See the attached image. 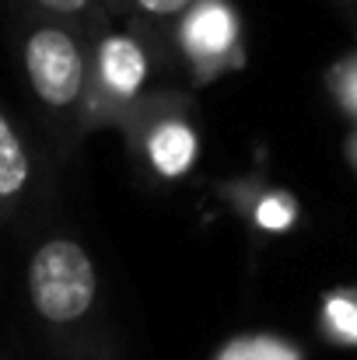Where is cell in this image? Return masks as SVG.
I'll use <instances>...</instances> for the list:
<instances>
[{"label":"cell","mask_w":357,"mask_h":360,"mask_svg":"<svg viewBox=\"0 0 357 360\" xmlns=\"http://www.w3.org/2000/svg\"><path fill=\"white\" fill-rule=\"evenodd\" d=\"M326 322H330V329H333L340 340L357 343V301L354 297H347V294L330 297V301H326Z\"/></svg>","instance_id":"30bf717a"},{"label":"cell","mask_w":357,"mask_h":360,"mask_svg":"<svg viewBox=\"0 0 357 360\" xmlns=\"http://www.w3.org/2000/svg\"><path fill=\"white\" fill-rule=\"evenodd\" d=\"M25 301L49 360H119L102 276L81 238L53 231L32 241Z\"/></svg>","instance_id":"6da1fadb"},{"label":"cell","mask_w":357,"mask_h":360,"mask_svg":"<svg viewBox=\"0 0 357 360\" xmlns=\"http://www.w3.org/2000/svg\"><path fill=\"white\" fill-rule=\"evenodd\" d=\"M344 91L351 95V102H354V109H357V70H354V74H351V81L344 84Z\"/></svg>","instance_id":"5bb4252c"},{"label":"cell","mask_w":357,"mask_h":360,"mask_svg":"<svg viewBox=\"0 0 357 360\" xmlns=\"http://www.w3.org/2000/svg\"><path fill=\"white\" fill-rule=\"evenodd\" d=\"M123 129L133 150H140L161 179H179L196 161V129L182 112H168L161 98L144 102L123 122Z\"/></svg>","instance_id":"5b68a950"},{"label":"cell","mask_w":357,"mask_h":360,"mask_svg":"<svg viewBox=\"0 0 357 360\" xmlns=\"http://www.w3.org/2000/svg\"><path fill=\"white\" fill-rule=\"evenodd\" d=\"M218 360H301L294 347H287L284 340H238L232 343Z\"/></svg>","instance_id":"9c48e42d"},{"label":"cell","mask_w":357,"mask_h":360,"mask_svg":"<svg viewBox=\"0 0 357 360\" xmlns=\"http://www.w3.org/2000/svg\"><path fill=\"white\" fill-rule=\"evenodd\" d=\"M235 46L238 21L225 0H196V7L179 25V53L203 81L235 60Z\"/></svg>","instance_id":"8992f818"},{"label":"cell","mask_w":357,"mask_h":360,"mask_svg":"<svg viewBox=\"0 0 357 360\" xmlns=\"http://www.w3.org/2000/svg\"><path fill=\"white\" fill-rule=\"evenodd\" d=\"M151 53L133 32H109L95 46V81H92V129L102 122L130 120L144 105V84L151 74Z\"/></svg>","instance_id":"3957f363"},{"label":"cell","mask_w":357,"mask_h":360,"mask_svg":"<svg viewBox=\"0 0 357 360\" xmlns=\"http://www.w3.org/2000/svg\"><path fill=\"white\" fill-rule=\"evenodd\" d=\"M256 221H259V228H266V231H284V228L294 221V203H291L287 196H266V200L259 203V210H256Z\"/></svg>","instance_id":"8fae6325"},{"label":"cell","mask_w":357,"mask_h":360,"mask_svg":"<svg viewBox=\"0 0 357 360\" xmlns=\"http://www.w3.org/2000/svg\"><path fill=\"white\" fill-rule=\"evenodd\" d=\"M14 49L28 98L60 143H74L92 129L95 42L53 18L18 14Z\"/></svg>","instance_id":"7a4b0ae2"},{"label":"cell","mask_w":357,"mask_h":360,"mask_svg":"<svg viewBox=\"0 0 357 360\" xmlns=\"http://www.w3.org/2000/svg\"><path fill=\"white\" fill-rule=\"evenodd\" d=\"M14 4H18V14H39V18L63 21L84 32L95 46L113 32V18L106 14L102 0H14Z\"/></svg>","instance_id":"ba28073f"},{"label":"cell","mask_w":357,"mask_h":360,"mask_svg":"<svg viewBox=\"0 0 357 360\" xmlns=\"http://www.w3.org/2000/svg\"><path fill=\"white\" fill-rule=\"evenodd\" d=\"M333 4H337V7H340V11L351 18V21H357V0H333Z\"/></svg>","instance_id":"4fadbf2b"},{"label":"cell","mask_w":357,"mask_h":360,"mask_svg":"<svg viewBox=\"0 0 357 360\" xmlns=\"http://www.w3.org/2000/svg\"><path fill=\"white\" fill-rule=\"evenodd\" d=\"M196 0H130V32L147 46L154 63H172L179 53V25Z\"/></svg>","instance_id":"52a82bcc"},{"label":"cell","mask_w":357,"mask_h":360,"mask_svg":"<svg viewBox=\"0 0 357 360\" xmlns=\"http://www.w3.org/2000/svg\"><path fill=\"white\" fill-rule=\"evenodd\" d=\"M49 175L25 126L0 105V228L25 221L46 200Z\"/></svg>","instance_id":"277c9868"},{"label":"cell","mask_w":357,"mask_h":360,"mask_svg":"<svg viewBox=\"0 0 357 360\" xmlns=\"http://www.w3.org/2000/svg\"><path fill=\"white\" fill-rule=\"evenodd\" d=\"M0 360H14V357H11V354H7V350H0Z\"/></svg>","instance_id":"9a60e30c"},{"label":"cell","mask_w":357,"mask_h":360,"mask_svg":"<svg viewBox=\"0 0 357 360\" xmlns=\"http://www.w3.org/2000/svg\"><path fill=\"white\" fill-rule=\"evenodd\" d=\"M102 4H106V14L113 18V25L130 18V0H102Z\"/></svg>","instance_id":"7c38bea8"}]
</instances>
